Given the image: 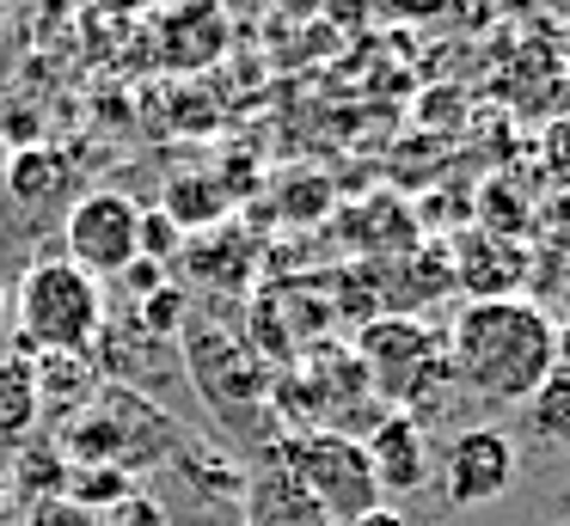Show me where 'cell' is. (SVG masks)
<instances>
[{
  "label": "cell",
  "instance_id": "cell-1",
  "mask_svg": "<svg viewBox=\"0 0 570 526\" xmlns=\"http://www.w3.org/2000/svg\"><path fill=\"white\" fill-rule=\"evenodd\" d=\"M442 349L454 386L479 404H528L558 367V325L528 294H497V300L460 306Z\"/></svg>",
  "mask_w": 570,
  "mask_h": 526
},
{
  "label": "cell",
  "instance_id": "cell-2",
  "mask_svg": "<svg viewBox=\"0 0 570 526\" xmlns=\"http://www.w3.org/2000/svg\"><path fill=\"white\" fill-rule=\"evenodd\" d=\"M50 447L68 465H117V472L141 477L185 447V428L136 386H99V398L56 423Z\"/></svg>",
  "mask_w": 570,
  "mask_h": 526
},
{
  "label": "cell",
  "instance_id": "cell-3",
  "mask_svg": "<svg viewBox=\"0 0 570 526\" xmlns=\"http://www.w3.org/2000/svg\"><path fill=\"white\" fill-rule=\"evenodd\" d=\"M19 355H92L105 337V294L68 257H38L13 288Z\"/></svg>",
  "mask_w": 570,
  "mask_h": 526
},
{
  "label": "cell",
  "instance_id": "cell-4",
  "mask_svg": "<svg viewBox=\"0 0 570 526\" xmlns=\"http://www.w3.org/2000/svg\"><path fill=\"white\" fill-rule=\"evenodd\" d=\"M178 330H185V374L203 391V404L227 428L264 423V410H271V367L252 355V343L239 330H222L215 318H185Z\"/></svg>",
  "mask_w": 570,
  "mask_h": 526
},
{
  "label": "cell",
  "instance_id": "cell-5",
  "mask_svg": "<svg viewBox=\"0 0 570 526\" xmlns=\"http://www.w3.org/2000/svg\"><path fill=\"white\" fill-rule=\"evenodd\" d=\"M356 355L368 367V386L386 410L417 416V404H430V391L454 386L442 330L417 325V318H368L356 330Z\"/></svg>",
  "mask_w": 570,
  "mask_h": 526
},
{
  "label": "cell",
  "instance_id": "cell-6",
  "mask_svg": "<svg viewBox=\"0 0 570 526\" xmlns=\"http://www.w3.org/2000/svg\"><path fill=\"white\" fill-rule=\"evenodd\" d=\"M283 459L295 472V484L320 502V514L332 526L362 520L368 508H381V484L368 472V453L356 435H337V428H307V435L283 440Z\"/></svg>",
  "mask_w": 570,
  "mask_h": 526
},
{
  "label": "cell",
  "instance_id": "cell-7",
  "mask_svg": "<svg viewBox=\"0 0 570 526\" xmlns=\"http://www.w3.org/2000/svg\"><path fill=\"white\" fill-rule=\"evenodd\" d=\"M141 202L124 190H92L68 208L62 220V257L75 269H87L92 281L99 276H124L129 264L141 257Z\"/></svg>",
  "mask_w": 570,
  "mask_h": 526
},
{
  "label": "cell",
  "instance_id": "cell-8",
  "mask_svg": "<svg viewBox=\"0 0 570 526\" xmlns=\"http://www.w3.org/2000/svg\"><path fill=\"white\" fill-rule=\"evenodd\" d=\"M515 472H521V453L503 428H466V435H454V447L442 459V496L454 508H484V502L509 496Z\"/></svg>",
  "mask_w": 570,
  "mask_h": 526
},
{
  "label": "cell",
  "instance_id": "cell-9",
  "mask_svg": "<svg viewBox=\"0 0 570 526\" xmlns=\"http://www.w3.org/2000/svg\"><path fill=\"white\" fill-rule=\"evenodd\" d=\"M362 453H368V472L381 484V496H405V489L423 484L430 472V428L411 410H386L381 423H368V435H356Z\"/></svg>",
  "mask_w": 570,
  "mask_h": 526
},
{
  "label": "cell",
  "instance_id": "cell-10",
  "mask_svg": "<svg viewBox=\"0 0 570 526\" xmlns=\"http://www.w3.org/2000/svg\"><path fill=\"white\" fill-rule=\"evenodd\" d=\"M239 514H246V526H332L320 514V502L295 484V472H288V459H283V440H271V453L252 459Z\"/></svg>",
  "mask_w": 570,
  "mask_h": 526
},
{
  "label": "cell",
  "instance_id": "cell-11",
  "mask_svg": "<svg viewBox=\"0 0 570 526\" xmlns=\"http://www.w3.org/2000/svg\"><path fill=\"white\" fill-rule=\"evenodd\" d=\"M31 374H38V398L43 410L75 416L80 404L99 398V367L87 355H31Z\"/></svg>",
  "mask_w": 570,
  "mask_h": 526
},
{
  "label": "cell",
  "instance_id": "cell-12",
  "mask_svg": "<svg viewBox=\"0 0 570 526\" xmlns=\"http://www.w3.org/2000/svg\"><path fill=\"white\" fill-rule=\"evenodd\" d=\"M38 423H43V398L31 355H0V440H26Z\"/></svg>",
  "mask_w": 570,
  "mask_h": 526
},
{
  "label": "cell",
  "instance_id": "cell-13",
  "mask_svg": "<svg viewBox=\"0 0 570 526\" xmlns=\"http://www.w3.org/2000/svg\"><path fill=\"white\" fill-rule=\"evenodd\" d=\"M160 215L173 220L178 232L215 227V220L227 215V183H222V178H203V171H185V178H173V183H166Z\"/></svg>",
  "mask_w": 570,
  "mask_h": 526
},
{
  "label": "cell",
  "instance_id": "cell-14",
  "mask_svg": "<svg viewBox=\"0 0 570 526\" xmlns=\"http://www.w3.org/2000/svg\"><path fill=\"white\" fill-rule=\"evenodd\" d=\"M222 49H227L222 7H215V0H185V7H178V31H166V61H209V56H222Z\"/></svg>",
  "mask_w": 570,
  "mask_h": 526
},
{
  "label": "cell",
  "instance_id": "cell-15",
  "mask_svg": "<svg viewBox=\"0 0 570 526\" xmlns=\"http://www.w3.org/2000/svg\"><path fill=\"white\" fill-rule=\"evenodd\" d=\"M178 477H185L190 489H197L203 502H222V496H246V472H239L234 459H222V447H203V440H185V447L173 453Z\"/></svg>",
  "mask_w": 570,
  "mask_h": 526
},
{
  "label": "cell",
  "instance_id": "cell-16",
  "mask_svg": "<svg viewBox=\"0 0 570 526\" xmlns=\"http://www.w3.org/2000/svg\"><path fill=\"white\" fill-rule=\"evenodd\" d=\"M62 484H68V459L50 447V440H31V447H19V459H13V502L38 508V502L62 496Z\"/></svg>",
  "mask_w": 570,
  "mask_h": 526
},
{
  "label": "cell",
  "instance_id": "cell-17",
  "mask_svg": "<svg viewBox=\"0 0 570 526\" xmlns=\"http://www.w3.org/2000/svg\"><path fill=\"white\" fill-rule=\"evenodd\" d=\"M62 496L75 502V508H87L92 520H99V514H111L124 496H136V477L117 472V465H68Z\"/></svg>",
  "mask_w": 570,
  "mask_h": 526
},
{
  "label": "cell",
  "instance_id": "cell-18",
  "mask_svg": "<svg viewBox=\"0 0 570 526\" xmlns=\"http://www.w3.org/2000/svg\"><path fill=\"white\" fill-rule=\"evenodd\" d=\"M62 190V153L56 147H19L13 153V171H7V196L13 202H50Z\"/></svg>",
  "mask_w": 570,
  "mask_h": 526
},
{
  "label": "cell",
  "instance_id": "cell-19",
  "mask_svg": "<svg viewBox=\"0 0 570 526\" xmlns=\"http://www.w3.org/2000/svg\"><path fill=\"white\" fill-rule=\"evenodd\" d=\"M521 416L540 440H570V367H552L540 379V391L521 404Z\"/></svg>",
  "mask_w": 570,
  "mask_h": 526
},
{
  "label": "cell",
  "instance_id": "cell-20",
  "mask_svg": "<svg viewBox=\"0 0 570 526\" xmlns=\"http://www.w3.org/2000/svg\"><path fill=\"white\" fill-rule=\"evenodd\" d=\"M136 325L148 330V337H173V330L185 325V294L160 281L154 294H141V300H136Z\"/></svg>",
  "mask_w": 570,
  "mask_h": 526
},
{
  "label": "cell",
  "instance_id": "cell-21",
  "mask_svg": "<svg viewBox=\"0 0 570 526\" xmlns=\"http://www.w3.org/2000/svg\"><path fill=\"white\" fill-rule=\"evenodd\" d=\"M136 245H141V257H148V264H160V269H166V264L178 257V245H185V232H178L173 220L160 215V208H154V215L141 208V239H136Z\"/></svg>",
  "mask_w": 570,
  "mask_h": 526
},
{
  "label": "cell",
  "instance_id": "cell-22",
  "mask_svg": "<svg viewBox=\"0 0 570 526\" xmlns=\"http://www.w3.org/2000/svg\"><path fill=\"white\" fill-rule=\"evenodd\" d=\"M105 526H173V514H166L160 502H154L148 489L136 484V496H124V502H117V508L105 514Z\"/></svg>",
  "mask_w": 570,
  "mask_h": 526
},
{
  "label": "cell",
  "instance_id": "cell-23",
  "mask_svg": "<svg viewBox=\"0 0 570 526\" xmlns=\"http://www.w3.org/2000/svg\"><path fill=\"white\" fill-rule=\"evenodd\" d=\"M26 526H99L87 508H75L68 496H50V502H38V508H26Z\"/></svg>",
  "mask_w": 570,
  "mask_h": 526
},
{
  "label": "cell",
  "instance_id": "cell-24",
  "mask_svg": "<svg viewBox=\"0 0 570 526\" xmlns=\"http://www.w3.org/2000/svg\"><path fill=\"white\" fill-rule=\"evenodd\" d=\"M350 526H411V520H405L399 508H386V502H381V508H368L362 520H350Z\"/></svg>",
  "mask_w": 570,
  "mask_h": 526
},
{
  "label": "cell",
  "instance_id": "cell-25",
  "mask_svg": "<svg viewBox=\"0 0 570 526\" xmlns=\"http://www.w3.org/2000/svg\"><path fill=\"white\" fill-rule=\"evenodd\" d=\"M19 520V502H13V484L0 477V526H13Z\"/></svg>",
  "mask_w": 570,
  "mask_h": 526
},
{
  "label": "cell",
  "instance_id": "cell-26",
  "mask_svg": "<svg viewBox=\"0 0 570 526\" xmlns=\"http://www.w3.org/2000/svg\"><path fill=\"white\" fill-rule=\"evenodd\" d=\"M283 12H320V7H332V0H276Z\"/></svg>",
  "mask_w": 570,
  "mask_h": 526
},
{
  "label": "cell",
  "instance_id": "cell-27",
  "mask_svg": "<svg viewBox=\"0 0 570 526\" xmlns=\"http://www.w3.org/2000/svg\"><path fill=\"white\" fill-rule=\"evenodd\" d=\"M7 171H13V147L0 141V196H7Z\"/></svg>",
  "mask_w": 570,
  "mask_h": 526
},
{
  "label": "cell",
  "instance_id": "cell-28",
  "mask_svg": "<svg viewBox=\"0 0 570 526\" xmlns=\"http://www.w3.org/2000/svg\"><path fill=\"white\" fill-rule=\"evenodd\" d=\"M7 318H13V294L0 288V325H7Z\"/></svg>",
  "mask_w": 570,
  "mask_h": 526
},
{
  "label": "cell",
  "instance_id": "cell-29",
  "mask_svg": "<svg viewBox=\"0 0 570 526\" xmlns=\"http://www.w3.org/2000/svg\"><path fill=\"white\" fill-rule=\"evenodd\" d=\"M558 7H564V12H570V0H558Z\"/></svg>",
  "mask_w": 570,
  "mask_h": 526
}]
</instances>
